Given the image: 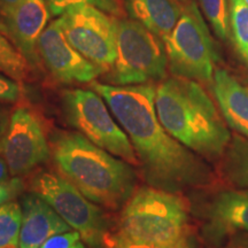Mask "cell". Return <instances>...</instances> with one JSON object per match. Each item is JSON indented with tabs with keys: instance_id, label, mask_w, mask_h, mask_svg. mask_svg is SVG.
I'll return each instance as SVG.
<instances>
[{
	"instance_id": "obj_5",
	"label": "cell",
	"mask_w": 248,
	"mask_h": 248,
	"mask_svg": "<svg viewBox=\"0 0 248 248\" xmlns=\"http://www.w3.org/2000/svg\"><path fill=\"white\" fill-rule=\"evenodd\" d=\"M163 40L135 20L116 22V55L109 80L116 86L150 84L167 75Z\"/></svg>"
},
{
	"instance_id": "obj_17",
	"label": "cell",
	"mask_w": 248,
	"mask_h": 248,
	"mask_svg": "<svg viewBox=\"0 0 248 248\" xmlns=\"http://www.w3.org/2000/svg\"><path fill=\"white\" fill-rule=\"evenodd\" d=\"M222 176L239 188H248V140L234 136L222 162Z\"/></svg>"
},
{
	"instance_id": "obj_25",
	"label": "cell",
	"mask_w": 248,
	"mask_h": 248,
	"mask_svg": "<svg viewBox=\"0 0 248 248\" xmlns=\"http://www.w3.org/2000/svg\"><path fill=\"white\" fill-rule=\"evenodd\" d=\"M111 248H194L193 244H192L191 239L182 241L177 245H172V246H147V245H137V244H131L128 241L121 239L119 237H114L113 245Z\"/></svg>"
},
{
	"instance_id": "obj_6",
	"label": "cell",
	"mask_w": 248,
	"mask_h": 248,
	"mask_svg": "<svg viewBox=\"0 0 248 248\" xmlns=\"http://www.w3.org/2000/svg\"><path fill=\"white\" fill-rule=\"evenodd\" d=\"M163 43L173 75L195 82H212L215 73V47L194 1L184 5L177 24Z\"/></svg>"
},
{
	"instance_id": "obj_23",
	"label": "cell",
	"mask_w": 248,
	"mask_h": 248,
	"mask_svg": "<svg viewBox=\"0 0 248 248\" xmlns=\"http://www.w3.org/2000/svg\"><path fill=\"white\" fill-rule=\"evenodd\" d=\"M77 231H68L49 238L40 248H85Z\"/></svg>"
},
{
	"instance_id": "obj_9",
	"label": "cell",
	"mask_w": 248,
	"mask_h": 248,
	"mask_svg": "<svg viewBox=\"0 0 248 248\" xmlns=\"http://www.w3.org/2000/svg\"><path fill=\"white\" fill-rule=\"evenodd\" d=\"M32 190L78 232L85 243L100 244L105 234V218L100 209L68 179L53 172H40L32 181Z\"/></svg>"
},
{
	"instance_id": "obj_4",
	"label": "cell",
	"mask_w": 248,
	"mask_h": 248,
	"mask_svg": "<svg viewBox=\"0 0 248 248\" xmlns=\"http://www.w3.org/2000/svg\"><path fill=\"white\" fill-rule=\"evenodd\" d=\"M186 201L176 192L141 187L126 201L116 237L131 244L172 246L191 239Z\"/></svg>"
},
{
	"instance_id": "obj_15",
	"label": "cell",
	"mask_w": 248,
	"mask_h": 248,
	"mask_svg": "<svg viewBox=\"0 0 248 248\" xmlns=\"http://www.w3.org/2000/svg\"><path fill=\"white\" fill-rule=\"evenodd\" d=\"M213 93L226 124L248 138V88L224 69H215Z\"/></svg>"
},
{
	"instance_id": "obj_26",
	"label": "cell",
	"mask_w": 248,
	"mask_h": 248,
	"mask_svg": "<svg viewBox=\"0 0 248 248\" xmlns=\"http://www.w3.org/2000/svg\"><path fill=\"white\" fill-rule=\"evenodd\" d=\"M20 181H15L8 183H0V206L6 202H9L15 194L20 190Z\"/></svg>"
},
{
	"instance_id": "obj_13",
	"label": "cell",
	"mask_w": 248,
	"mask_h": 248,
	"mask_svg": "<svg viewBox=\"0 0 248 248\" xmlns=\"http://www.w3.org/2000/svg\"><path fill=\"white\" fill-rule=\"evenodd\" d=\"M206 217V232L213 239L235 232L248 233V188L219 192L207 207Z\"/></svg>"
},
{
	"instance_id": "obj_28",
	"label": "cell",
	"mask_w": 248,
	"mask_h": 248,
	"mask_svg": "<svg viewBox=\"0 0 248 248\" xmlns=\"http://www.w3.org/2000/svg\"><path fill=\"white\" fill-rule=\"evenodd\" d=\"M222 248H248V233L235 235Z\"/></svg>"
},
{
	"instance_id": "obj_24",
	"label": "cell",
	"mask_w": 248,
	"mask_h": 248,
	"mask_svg": "<svg viewBox=\"0 0 248 248\" xmlns=\"http://www.w3.org/2000/svg\"><path fill=\"white\" fill-rule=\"evenodd\" d=\"M22 88L16 80L9 78L4 74H0V101L14 102L20 99Z\"/></svg>"
},
{
	"instance_id": "obj_3",
	"label": "cell",
	"mask_w": 248,
	"mask_h": 248,
	"mask_svg": "<svg viewBox=\"0 0 248 248\" xmlns=\"http://www.w3.org/2000/svg\"><path fill=\"white\" fill-rule=\"evenodd\" d=\"M52 155L61 176L92 202L116 209L133 194L135 172L131 167L82 133H58Z\"/></svg>"
},
{
	"instance_id": "obj_22",
	"label": "cell",
	"mask_w": 248,
	"mask_h": 248,
	"mask_svg": "<svg viewBox=\"0 0 248 248\" xmlns=\"http://www.w3.org/2000/svg\"><path fill=\"white\" fill-rule=\"evenodd\" d=\"M45 2L52 16H60L68 8L83 4L94 6L105 13L116 16L122 14V9L117 0H45Z\"/></svg>"
},
{
	"instance_id": "obj_31",
	"label": "cell",
	"mask_w": 248,
	"mask_h": 248,
	"mask_svg": "<svg viewBox=\"0 0 248 248\" xmlns=\"http://www.w3.org/2000/svg\"><path fill=\"white\" fill-rule=\"evenodd\" d=\"M243 1L245 2V4H247V5H248V0H243Z\"/></svg>"
},
{
	"instance_id": "obj_18",
	"label": "cell",
	"mask_w": 248,
	"mask_h": 248,
	"mask_svg": "<svg viewBox=\"0 0 248 248\" xmlns=\"http://www.w3.org/2000/svg\"><path fill=\"white\" fill-rule=\"evenodd\" d=\"M0 73L22 82L31 74V64L0 28Z\"/></svg>"
},
{
	"instance_id": "obj_10",
	"label": "cell",
	"mask_w": 248,
	"mask_h": 248,
	"mask_svg": "<svg viewBox=\"0 0 248 248\" xmlns=\"http://www.w3.org/2000/svg\"><path fill=\"white\" fill-rule=\"evenodd\" d=\"M49 153L44 125L38 115L27 107H17L0 142V156L7 163L11 175L29 172L45 162Z\"/></svg>"
},
{
	"instance_id": "obj_16",
	"label": "cell",
	"mask_w": 248,
	"mask_h": 248,
	"mask_svg": "<svg viewBox=\"0 0 248 248\" xmlns=\"http://www.w3.org/2000/svg\"><path fill=\"white\" fill-rule=\"evenodd\" d=\"M131 17L166 40L181 17L184 5L179 0H123Z\"/></svg>"
},
{
	"instance_id": "obj_7",
	"label": "cell",
	"mask_w": 248,
	"mask_h": 248,
	"mask_svg": "<svg viewBox=\"0 0 248 248\" xmlns=\"http://www.w3.org/2000/svg\"><path fill=\"white\" fill-rule=\"evenodd\" d=\"M66 117L90 141L132 166L139 160L124 130L111 116L106 101L93 90L74 89L62 93Z\"/></svg>"
},
{
	"instance_id": "obj_8",
	"label": "cell",
	"mask_w": 248,
	"mask_h": 248,
	"mask_svg": "<svg viewBox=\"0 0 248 248\" xmlns=\"http://www.w3.org/2000/svg\"><path fill=\"white\" fill-rule=\"evenodd\" d=\"M69 44L106 73L116 55V18L91 5L68 8L57 20Z\"/></svg>"
},
{
	"instance_id": "obj_14",
	"label": "cell",
	"mask_w": 248,
	"mask_h": 248,
	"mask_svg": "<svg viewBox=\"0 0 248 248\" xmlns=\"http://www.w3.org/2000/svg\"><path fill=\"white\" fill-rule=\"evenodd\" d=\"M22 210L20 248H40L49 238L71 230L70 225L38 195L26 197Z\"/></svg>"
},
{
	"instance_id": "obj_12",
	"label": "cell",
	"mask_w": 248,
	"mask_h": 248,
	"mask_svg": "<svg viewBox=\"0 0 248 248\" xmlns=\"http://www.w3.org/2000/svg\"><path fill=\"white\" fill-rule=\"evenodd\" d=\"M0 28L30 64L38 62V40L51 17L45 0H22L0 5Z\"/></svg>"
},
{
	"instance_id": "obj_1",
	"label": "cell",
	"mask_w": 248,
	"mask_h": 248,
	"mask_svg": "<svg viewBox=\"0 0 248 248\" xmlns=\"http://www.w3.org/2000/svg\"><path fill=\"white\" fill-rule=\"evenodd\" d=\"M90 86L106 101L128 135L145 178L154 187L178 192L215 183L212 170L161 124L155 108L156 86H116L95 80Z\"/></svg>"
},
{
	"instance_id": "obj_20",
	"label": "cell",
	"mask_w": 248,
	"mask_h": 248,
	"mask_svg": "<svg viewBox=\"0 0 248 248\" xmlns=\"http://www.w3.org/2000/svg\"><path fill=\"white\" fill-rule=\"evenodd\" d=\"M230 27L235 47L248 60V5L243 0H230Z\"/></svg>"
},
{
	"instance_id": "obj_11",
	"label": "cell",
	"mask_w": 248,
	"mask_h": 248,
	"mask_svg": "<svg viewBox=\"0 0 248 248\" xmlns=\"http://www.w3.org/2000/svg\"><path fill=\"white\" fill-rule=\"evenodd\" d=\"M38 53L49 73L61 83H91L104 73L69 44L55 20L43 31Z\"/></svg>"
},
{
	"instance_id": "obj_27",
	"label": "cell",
	"mask_w": 248,
	"mask_h": 248,
	"mask_svg": "<svg viewBox=\"0 0 248 248\" xmlns=\"http://www.w3.org/2000/svg\"><path fill=\"white\" fill-rule=\"evenodd\" d=\"M12 113L7 107L0 105V142L4 139L6 132H7L9 123H11Z\"/></svg>"
},
{
	"instance_id": "obj_21",
	"label": "cell",
	"mask_w": 248,
	"mask_h": 248,
	"mask_svg": "<svg viewBox=\"0 0 248 248\" xmlns=\"http://www.w3.org/2000/svg\"><path fill=\"white\" fill-rule=\"evenodd\" d=\"M200 5L216 35L225 40L231 29L229 0H200Z\"/></svg>"
},
{
	"instance_id": "obj_19",
	"label": "cell",
	"mask_w": 248,
	"mask_h": 248,
	"mask_svg": "<svg viewBox=\"0 0 248 248\" xmlns=\"http://www.w3.org/2000/svg\"><path fill=\"white\" fill-rule=\"evenodd\" d=\"M23 210L14 201L0 206V248H20Z\"/></svg>"
},
{
	"instance_id": "obj_29",
	"label": "cell",
	"mask_w": 248,
	"mask_h": 248,
	"mask_svg": "<svg viewBox=\"0 0 248 248\" xmlns=\"http://www.w3.org/2000/svg\"><path fill=\"white\" fill-rule=\"evenodd\" d=\"M9 175H11V172H9L7 163L0 156V183H8Z\"/></svg>"
},
{
	"instance_id": "obj_2",
	"label": "cell",
	"mask_w": 248,
	"mask_h": 248,
	"mask_svg": "<svg viewBox=\"0 0 248 248\" xmlns=\"http://www.w3.org/2000/svg\"><path fill=\"white\" fill-rule=\"evenodd\" d=\"M155 108L163 128L186 148L209 160L224 156L230 131L199 83L177 76L162 80L156 85Z\"/></svg>"
},
{
	"instance_id": "obj_30",
	"label": "cell",
	"mask_w": 248,
	"mask_h": 248,
	"mask_svg": "<svg viewBox=\"0 0 248 248\" xmlns=\"http://www.w3.org/2000/svg\"><path fill=\"white\" fill-rule=\"evenodd\" d=\"M22 0H0V5L1 6H15Z\"/></svg>"
}]
</instances>
